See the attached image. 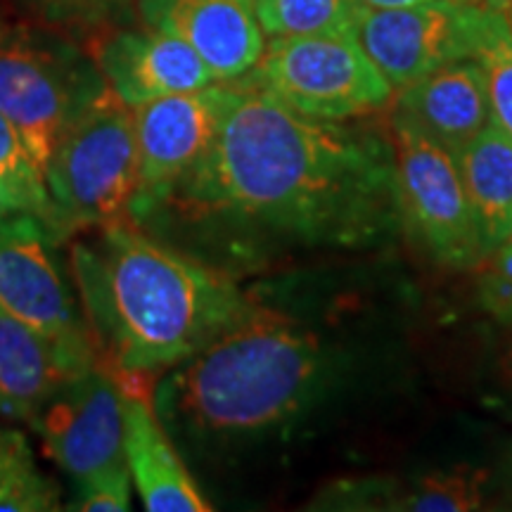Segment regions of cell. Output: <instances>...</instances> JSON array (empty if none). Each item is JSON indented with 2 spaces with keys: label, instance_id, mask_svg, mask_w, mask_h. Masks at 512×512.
Listing matches in <instances>:
<instances>
[{
  "label": "cell",
  "instance_id": "cell-29",
  "mask_svg": "<svg viewBox=\"0 0 512 512\" xmlns=\"http://www.w3.org/2000/svg\"><path fill=\"white\" fill-rule=\"evenodd\" d=\"M453 3H463V5H479V3H484V0H453Z\"/></svg>",
  "mask_w": 512,
  "mask_h": 512
},
{
  "label": "cell",
  "instance_id": "cell-21",
  "mask_svg": "<svg viewBox=\"0 0 512 512\" xmlns=\"http://www.w3.org/2000/svg\"><path fill=\"white\" fill-rule=\"evenodd\" d=\"M60 508V489L38 470L34 451L19 430L0 427V512Z\"/></svg>",
  "mask_w": 512,
  "mask_h": 512
},
{
  "label": "cell",
  "instance_id": "cell-14",
  "mask_svg": "<svg viewBox=\"0 0 512 512\" xmlns=\"http://www.w3.org/2000/svg\"><path fill=\"white\" fill-rule=\"evenodd\" d=\"M117 380L121 384V403H124V456L145 510H211L155 411L150 389H147L150 380L131 375H117Z\"/></svg>",
  "mask_w": 512,
  "mask_h": 512
},
{
  "label": "cell",
  "instance_id": "cell-4",
  "mask_svg": "<svg viewBox=\"0 0 512 512\" xmlns=\"http://www.w3.org/2000/svg\"><path fill=\"white\" fill-rule=\"evenodd\" d=\"M136 169L133 107L105 86L64 128L46 166L64 233L128 221Z\"/></svg>",
  "mask_w": 512,
  "mask_h": 512
},
{
  "label": "cell",
  "instance_id": "cell-9",
  "mask_svg": "<svg viewBox=\"0 0 512 512\" xmlns=\"http://www.w3.org/2000/svg\"><path fill=\"white\" fill-rule=\"evenodd\" d=\"M235 93V83H211L133 107L138 169L128 221L145 226L174 185L207 155Z\"/></svg>",
  "mask_w": 512,
  "mask_h": 512
},
{
  "label": "cell",
  "instance_id": "cell-11",
  "mask_svg": "<svg viewBox=\"0 0 512 512\" xmlns=\"http://www.w3.org/2000/svg\"><path fill=\"white\" fill-rule=\"evenodd\" d=\"M31 425L43 453L76 484L126 463L121 384L105 363L62 384Z\"/></svg>",
  "mask_w": 512,
  "mask_h": 512
},
{
  "label": "cell",
  "instance_id": "cell-6",
  "mask_svg": "<svg viewBox=\"0 0 512 512\" xmlns=\"http://www.w3.org/2000/svg\"><path fill=\"white\" fill-rule=\"evenodd\" d=\"M242 81L264 88L306 117L349 121L392 105L394 88L356 34L280 36Z\"/></svg>",
  "mask_w": 512,
  "mask_h": 512
},
{
  "label": "cell",
  "instance_id": "cell-12",
  "mask_svg": "<svg viewBox=\"0 0 512 512\" xmlns=\"http://www.w3.org/2000/svg\"><path fill=\"white\" fill-rule=\"evenodd\" d=\"M102 79L128 107L216 83L211 69L181 38L157 29L114 27L91 38Z\"/></svg>",
  "mask_w": 512,
  "mask_h": 512
},
{
  "label": "cell",
  "instance_id": "cell-19",
  "mask_svg": "<svg viewBox=\"0 0 512 512\" xmlns=\"http://www.w3.org/2000/svg\"><path fill=\"white\" fill-rule=\"evenodd\" d=\"M0 211L36 216L50 238H67L60 214L50 200L41 166L3 114H0Z\"/></svg>",
  "mask_w": 512,
  "mask_h": 512
},
{
  "label": "cell",
  "instance_id": "cell-15",
  "mask_svg": "<svg viewBox=\"0 0 512 512\" xmlns=\"http://www.w3.org/2000/svg\"><path fill=\"white\" fill-rule=\"evenodd\" d=\"M392 117L408 121L451 155L489 128L491 105L482 67L456 60L394 91Z\"/></svg>",
  "mask_w": 512,
  "mask_h": 512
},
{
  "label": "cell",
  "instance_id": "cell-10",
  "mask_svg": "<svg viewBox=\"0 0 512 512\" xmlns=\"http://www.w3.org/2000/svg\"><path fill=\"white\" fill-rule=\"evenodd\" d=\"M479 5L453 0L382 10L358 5L356 38L399 91L448 62L470 60Z\"/></svg>",
  "mask_w": 512,
  "mask_h": 512
},
{
  "label": "cell",
  "instance_id": "cell-23",
  "mask_svg": "<svg viewBox=\"0 0 512 512\" xmlns=\"http://www.w3.org/2000/svg\"><path fill=\"white\" fill-rule=\"evenodd\" d=\"M34 15L62 34H83L91 41L102 31L124 27L133 0H22Z\"/></svg>",
  "mask_w": 512,
  "mask_h": 512
},
{
  "label": "cell",
  "instance_id": "cell-22",
  "mask_svg": "<svg viewBox=\"0 0 512 512\" xmlns=\"http://www.w3.org/2000/svg\"><path fill=\"white\" fill-rule=\"evenodd\" d=\"M268 38L356 34V0H252Z\"/></svg>",
  "mask_w": 512,
  "mask_h": 512
},
{
  "label": "cell",
  "instance_id": "cell-8",
  "mask_svg": "<svg viewBox=\"0 0 512 512\" xmlns=\"http://www.w3.org/2000/svg\"><path fill=\"white\" fill-rule=\"evenodd\" d=\"M50 245L55 240L36 216L0 211V306L48 337L76 366L93 368L102 363L98 339L76 311Z\"/></svg>",
  "mask_w": 512,
  "mask_h": 512
},
{
  "label": "cell",
  "instance_id": "cell-5",
  "mask_svg": "<svg viewBox=\"0 0 512 512\" xmlns=\"http://www.w3.org/2000/svg\"><path fill=\"white\" fill-rule=\"evenodd\" d=\"M107 83L98 64L62 31L0 27V114L46 176L62 131Z\"/></svg>",
  "mask_w": 512,
  "mask_h": 512
},
{
  "label": "cell",
  "instance_id": "cell-13",
  "mask_svg": "<svg viewBox=\"0 0 512 512\" xmlns=\"http://www.w3.org/2000/svg\"><path fill=\"white\" fill-rule=\"evenodd\" d=\"M140 24L181 38L216 83L252 72L266 48L252 0H136Z\"/></svg>",
  "mask_w": 512,
  "mask_h": 512
},
{
  "label": "cell",
  "instance_id": "cell-16",
  "mask_svg": "<svg viewBox=\"0 0 512 512\" xmlns=\"http://www.w3.org/2000/svg\"><path fill=\"white\" fill-rule=\"evenodd\" d=\"M79 368L60 349L0 306V415L31 422Z\"/></svg>",
  "mask_w": 512,
  "mask_h": 512
},
{
  "label": "cell",
  "instance_id": "cell-17",
  "mask_svg": "<svg viewBox=\"0 0 512 512\" xmlns=\"http://www.w3.org/2000/svg\"><path fill=\"white\" fill-rule=\"evenodd\" d=\"M486 472L475 465L427 472L413 482L358 479L335 486L330 503L347 510H408V512H467L484 503Z\"/></svg>",
  "mask_w": 512,
  "mask_h": 512
},
{
  "label": "cell",
  "instance_id": "cell-27",
  "mask_svg": "<svg viewBox=\"0 0 512 512\" xmlns=\"http://www.w3.org/2000/svg\"><path fill=\"white\" fill-rule=\"evenodd\" d=\"M501 373H503L505 384H508V389L512 392V349L508 351V354L503 356V361H501Z\"/></svg>",
  "mask_w": 512,
  "mask_h": 512
},
{
  "label": "cell",
  "instance_id": "cell-25",
  "mask_svg": "<svg viewBox=\"0 0 512 512\" xmlns=\"http://www.w3.org/2000/svg\"><path fill=\"white\" fill-rule=\"evenodd\" d=\"M479 299L496 320L512 325V247L508 242L498 245L482 264L477 266Z\"/></svg>",
  "mask_w": 512,
  "mask_h": 512
},
{
  "label": "cell",
  "instance_id": "cell-2",
  "mask_svg": "<svg viewBox=\"0 0 512 512\" xmlns=\"http://www.w3.org/2000/svg\"><path fill=\"white\" fill-rule=\"evenodd\" d=\"M74 271L100 347L117 375H162L256 302L230 275L176 252L133 221L79 245Z\"/></svg>",
  "mask_w": 512,
  "mask_h": 512
},
{
  "label": "cell",
  "instance_id": "cell-7",
  "mask_svg": "<svg viewBox=\"0 0 512 512\" xmlns=\"http://www.w3.org/2000/svg\"><path fill=\"white\" fill-rule=\"evenodd\" d=\"M401 226L446 268L470 271L486 259L451 152L408 121L389 119Z\"/></svg>",
  "mask_w": 512,
  "mask_h": 512
},
{
  "label": "cell",
  "instance_id": "cell-24",
  "mask_svg": "<svg viewBox=\"0 0 512 512\" xmlns=\"http://www.w3.org/2000/svg\"><path fill=\"white\" fill-rule=\"evenodd\" d=\"M131 470L126 463L107 467L86 482L76 484L79 496L72 508L81 512H126L131 510Z\"/></svg>",
  "mask_w": 512,
  "mask_h": 512
},
{
  "label": "cell",
  "instance_id": "cell-18",
  "mask_svg": "<svg viewBox=\"0 0 512 512\" xmlns=\"http://www.w3.org/2000/svg\"><path fill=\"white\" fill-rule=\"evenodd\" d=\"M453 159L484 254L489 256L512 230V140L491 124L460 147Z\"/></svg>",
  "mask_w": 512,
  "mask_h": 512
},
{
  "label": "cell",
  "instance_id": "cell-20",
  "mask_svg": "<svg viewBox=\"0 0 512 512\" xmlns=\"http://www.w3.org/2000/svg\"><path fill=\"white\" fill-rule=\"evenodd\" d=\"M470 60L482 67L491 121L512 140V31L503 12L489 0L479 5Z\"/></svg>",
  "mask_w": 512,
  "mask_h": 512
},
{
  "label": "cell",
  "instance_id": "cell-30",
  "mask_svg": "<svg viewBox=\"0 0 512 512\" xmlns=\"http://www.w3.org/2000/svg\"><path fill=\"white\" fill-rule=\"evenodd\" d=\"M505 242H508V245L512 247V230H510V235H508V238H505ZM501 245H503V242H501Z\"/></svg>",
  "mask_w": 512,
  "mask_h": 512
},
{
  "label": "cell",
  "instance_id": "cell-28",
  "mask_svg": "<svg viewBox=\"0 0 512 512\" xmlns=\"http://www.w3.org/2000/svg\"><path fill=\"white\" fill-rule=\"evenodd\" d=\"M489 3L503 12V17L508 19V27L512 31V0H489Z\"/></svg>",
  "mask_w": 512,
  "mask_h": 512
},
{
  "label": "cell",
  "instance_id": "cell-26",
  "mask_svg": "<svg viewBox=\"0 0 512 512\" xmlns=\"http://www.w3.org/2000/svg\"><path fill=\"white\" fill-rule=\"evenodd\" d=\"M363 8H406V5H420L430 3V0H356Z\"/></svg>",
  "mask_w": 512,
  "mask_h": 512
},
{
  "label": "cell",
  "instance_id": "cell-3",
  "mask_svg": "<svg viewBox=\"0 0 512 512\" xmlns=\"http://www.w3.org/2000/svg\"><path fill=\"white\" fill-rule=\"evenodd\" d=\"M328 354L316 332L254 304L195 354L162 373L152 403L185 439H238L292 422L323 387Z\"/></svg>",
  "mask_w": 512,
  "mask_h": 512
},
{
  "label": "cell",
  "instance_id": "cell-1",
  "mask_svg": "<svg viewBox=\"0 0 512 512\" xmlns=\"http://www.w3.org/2000/svg\"><path fill=\"white\" fill-rule=\"evenodd\" d=\"M230 83L238 93L214 145L147 223L171 216L316 247H368L401 226L389 138Z\"/></svg>",
  "mask_w": 512,
  "mask_h": 512
}]
</instances>
